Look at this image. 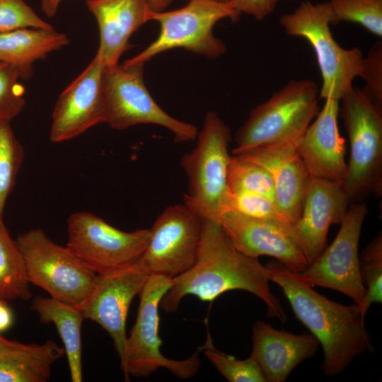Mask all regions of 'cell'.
<instances>
[{"mask_svg":"<svg viewBox=\"0 0 382 382\" xmlns=\"http://www.w3.org/2000/svg\"><path fill=\"white\" fill-rule=\"evenodd\" d=\"M350 202L342 182L309 176L295 227L308 265L324 250L331 224H340Z\"/></svg>","mask_w":382,"mask_h":382,"instance_id":"cell-17","label":"cell"},{"mask_svg":"<svg viewBox=\"0 0 382 382\" xmlns=\"http://www.w3.org/2000/svg\"><path fill=\"white\" fill-rule=\"evenodd\" d=\"M88 10L95 17L99 31L96 54L105 69L119 64L129 48L131 36L150 21L147 0H86Z\"/></svg>","mask_w":382,"mask_h":382,"instance_id":"cell-20","label":"cell"},{"mask_svg":"<svg viewBox=\"0 0 382 382\" xmlns=\"http://www.w3.org/2000/svg\"><path fill=\"white\" fill-rule=\"evenodd\" d=\"M253 357L267 382H283L303 360L312 357L319 342L311 333L295 335L257 321L253 327Z\"/></svg>","mask_w":382,"mask_h":382,"instance_id":"cell-21","label":"cell"},{"mask_svg":"<svg viewBox=\"0 0 382 382\" xmlns=\"http://www.w3.org/2000/svg\"><path fill=\"white\" fill-rule=\"evenodd\" d=\"M172 284L173 278L151 274L139 294L137 320L127 337L125 357L121 362L126 380L129 376H149L159 368H165L182 379L190 378L199 371V347L183 360L168 359L161 352L158 307Z\"/></svg>","mask_w":382,"mask_h":382,"instance_id":"cell-9","label":"cell"},{"mask_svg":"<svg viewBox=\"0 0 382 382\" xmlns=\"http://www.w3.org/2000/svg\"><path fill=\"white\" fill-rule=\"evenodd\" d=\"M149 276L137 262L125 270L97 274L95 286L81 308L85 319L100 325L111 337L120 363L125 357L129 308Z\"/></svg>","mask_w":382,"mask_h":382,"instance_id":"cell-15","label":"cell"},{"mask_svg":"<svg viewBox=\"0 0 382 382\" xmlns=\"http://www.w3.org/2000/svg\"><path fill=\"white\" fill-rule=\"evenodd\" d=\"M366 82L363 89L382 108V43L376 42L364 57L360 75Z\"/></svg>","mask_w":382,"mask_h":382,"instance_id":"cell-34","label":"cell"},{"mask_svg":"<svg viewBox=\"0 0 382 382\" xmlns=\"http://www.w3.org/2000/svg\"><path fill=\"white\" fill-rule=\"evenodd\" d=\"M144 66L123 63L104 69L105 123L118 130L156 125L170 131L175 141L195 139L199 132L196 126L170 116L153 99L144 81Z\"/></svg>","mask_w":382,"mask_h":382,"instance_id":"cell-10","label":"cell"},{"mask_svg":"<svg viewBox=\"0 0 382 382\" xmlns=\"http://www.w3.org/2000/svg\"><path fill=\"white\" fill-rule=\"evenodd\" d=\"M279 0H231L228 4L240 16L241 13L252 16L262 21L275 9Z\"/></svg>","mask_w":382,"mask_h":382,"instance_id":"cell-36","label":"cell"},{"mask_svg":"<svg viewBox=\"0 0 382 382\" xmlns=\"http://www.w3.org/2000/svg\"><path fill=\"white\" fill-rule=\"evenodd\" d=\"M291 1H297V0H291Z\"/></svg>","mask_w":382,"mask_h":382,"instance_id":"cell-41","label":"cell"},{"mask_svg":"<svg viewBox=\"0 0 382 382\" xmlns=\"http://www.w3.org/2000/svg\"><path fill=\"white\" fill-rule=\"evenodd\" d=\"M339 100L325 99L321 110L301 138L296 149L310 176L344 181L346 144L337 126Z\"/></svg>","mask_w":382,"mask_h":382,"instance_id":"cell-19","label":"cell"},{"mask_svg":"<svg viewBox=\"0 0 382 382\" xmlns=\"http://www.w3.org/2000/svg\"><path fill=\"white\" fill-rule=\"evenodd\" d=\"M67 229L66 248L96 274L133 266L144 253L150 238V229L123 231L83 211L69 216Z\"/></svg>","mask_w":382,"mask_h":382,"instance_id":"cell-11","label":"cell"},{"mask_svg":"<svg viewBox=\"0 0 382 382\" xmlns=\"http://www.w3.org/2000/svg\"><path fill=\"white\" fill-rule=\"evenodd\" d=\"M219 221L233 246L254 257L270 256L300 273L308 265L295 226L246 217L226 211Z\"/></svg>","mask_w":382,"mask_h":382,"instance_id":"cell-16","label":"cell"},{"mask_svg":"<svg viewBox=\"0 0 382 382\" xmlns=\"http://www.w3.org/2000/svg\"><path fill=\"white\" fill-rule=\"evenodd\" d=\"M299 142H282L255 147L236 156L256 163L270 174L274 201L294 225L298 222L309 174L296 147Z\"/></svg>","mask_w":382,"mask_h":382,"instance_id":"cell-18","label":"cell"},{"mask_svg":"<svg viewBox=\"0 0 382 382\" xmlns=\"http://www.w3.org/2000/svg\"><path fill=\"white\" fill-rule=\"evenodd\" d=\"M16 241L29 283L41 287L51 297L81 309L95 286L97 274L41 228L28 231Z\"/></svg>","mask_w":382,"mask_h":382,"instance_id":"cell-8","label":"cell"},{"mask_svg":"<svg viewBox=\"0 0 382 382\" xmlns=\"http://www.w3.org/2000/svg\"><path fill=\"white\" fill-rule=\"evenodd\" d=\"M203 218L184 204L165 209L150 229L149 244L137 263L149 274L173 278L195 263Z\"/></svg>","mask_w":382,"mask_h":382,"instance_id":"cell-12","label":"cell"},{"mask_svg":"<svg viewBox=\"0 0 382 382\" xmlns=\"http://www.w3.org/2000/svg\"><path fill=\"white\" fill-rule=\"evenodd\" d=\"M69 43L67 36L54 28H22L0 33V62L18 70L22 80L29 79L35 62Z\"/></svg>","mask_w":382,"mask_h":382,"instance_id":"cell-22","label":"cell"},{"mask_svg":"<svg viewBox=\"0 0 382 382\" xmlns=\"http://www.w3.org/2000/svg\"><path fill=\"white\" fill-rule=\"evenodd\" d=\"M359 269L366 294L361 303L357 305L366 315L372 303L382 302L381 231L369 243L359 256Z\"/></svg>","mask_w":382,"mask_h":382,"instance_id":"cell-29","label":"cell"},{"mask_svg":"<svg viewBox=\"0 0 382 382\" xmlns=\"http://www.w3.org/2000/svg\"><path fill=\"white\" fill-rule=\"evenodd\" d=\"M332 25L357 23L377 37L382 36V0H330Z\"/></svg>","mask_w":382,"mask_h":382,"instance_id":"cell-28","label":"cell"},{"mask_svg":"<svg viewBox=\"0 0 382 382\" xmlns=\"http://www.w3.org/2000/svg\"><path fill=\"white\" fill-rule=\"evenodd\" d=\"M195 147L181 158L188 179L185 204L203 219L219 221L228 192L231 132L214 111L207 113Z\"/></svg>","mask_w":382,"mask_h":382,"instance_id":"cell-6","label":"cell"},{"mask_svg":"<svg viewBox=\"0 0 382 382\" xmlns=\"http://www.w3.org/2000/svg\"><path fill=\"white\" fill-rule=\"evenodd\" d=\"M265 267L269 281L281 288L296 317L321 345L325 375L342 373L355 357L371 349L366 315L357 304L345 306L325 298L276 260Z\"/></svg>","mask_w":382,"mask_h":382,"instance_id":"cell-2","label":"cell"},{"mask_svg":"<svg viewBox=\"0 0 382 382\" xmlns=\"http://www.w3.org/2000/svg\"><path fill=\"white\" fill-rule=\"evenodd\" d=\"M22 28L54 29L24 0H0V33Z\"/></svg>","mask_w":382,"mask_h":382,"instance_id":"cell-33","label":"cell"},{"mask_svg":"<svg viewBox=\"0 0 382 382\" xmlns=\"http://www.w3.org/2000/svg\"><path fill=\"white\" fill-rule=\"evenodd\" d=\"M150 8L154 11H163L173 0H147Z\"/></svg>","mask_w":382,"mask_h":382,"instance_id":"cell-39","label":"cell"},{"mask_svg":"<svg viewBox=\"0 0 382 382\" xmlns=\"http://www.w3.org/2000/svg\"><path fill=\"white\" fill-rule=\"evenodd\" d=\"M64 354L62 347L25 358H0V382H46L52 364Z\"/></svg>","mask_w":382,"mask_h":382,"instance_id":"cell-25","label":"cell"},{"mask_svg":"<svg viewBox=\"0 0 382 382\" xmlns=\"http://www.w3.org/2000/svg\"><path fill=\"white\" fill-rule=\"evenodd\" d=\"M104 66L96 54L59 95L52 115L50 140L62 143L105 123Z\"/></svg>","mask_w":382,"mask_h":382,"instance_id":"cell-14","label":"cell"},{"mask_svg":"<svg viewBox=\"0 0 382 382\" xmlns=\"http://www.w3.org/2000/svg\"><path fill=\"white\" fill-rule=\"evenodd\" d=\"M199 349L229 382H267L260 367L253 357L250 356L245 360H239L221 352L214 346L209 333Z\"/></svg>","mask_w":382,"mask_h":382,"instance_id":"cell-30","label":"cell"},{"mask_svg":"<svg viewBox=\"0 0 382 382\" xmlns=\"http://www.w3.org/2000/svg\"><path fill=\"white\" fill-rule=\"evenodd\" d=\"M20 80L16 69L0 62V122H10L25 107V89Z\"/></svg>","mask_w":382,"mask_h":382,"instance_id":"cell-32","label":"cell"},{"mask_svg":"<svg viewBox=\"0 0 382 382\" xmlns=\"http://www.w3.org/2000/svg\"><path fill=\"white\" fill-rule=\"evenodd\" d=\"M340 113L350 146L342 183L350 202L382 192V108L362 88L352 87L340 99Z\"/></svg>","mask_w":382,"mask_h":382,"instance_id":"cell-4","label":"cell"},{"mask_svg":"<svg viewBox=\"0 0 382 382\" xmlns=\"http://www.w3.org/2000/svg\"><path fill=\"white\" fill-rule=\"evenodd\" d=\"M42 323H52L63 342L71 380L83 381L81 326L85 320L82 311L75 306L52 297L36 296L31 304Z\"/></svg>","mask_w":382,"mask_h":382,"instance_id":"cell-23","label":"cell"},{"mask_svg":"<svg viewBox=\"0 0 382 382\" xmlns=\"http://www.w3.org/2000/svg\"><path fill=\"white\" fill-rule=\"evenodd\" d=\"M189 1V0H187ZM223 4H228L231 0H210Z\"/></svg>","mask_w":382,"mask_h":382,"instance_id":"cell-40","label":"cell"},{"mask_svg":"<svg viewBox=\"0 0 382 382\" xmlns=\"http://www.w3.org/2000/svg\"><path fill=\"white\" fill-rule=\"evenodd\" d=\"M13 323L11 308L4 299H0V332L8 330Z\"/></svg>","mask_w":382,"mask_h":382,"instance_id":"cell-37","label":"cell"},{"mask_svg":"<svg viewBox=\"0 0 382 382\" xmlns=\"http://www.w3.org/2000/svg\"><path fill=\"white\" fill-rule=\"evenodd\" d=\"M230 18L236 21L239 16L228 4L210 0H189L178 9L161 11L151 10L150 21L160 25L156 39L139 54L126 60V64H143L161 52L176 48L214 59L224 54L226 47L213 33L216 23Z\"/></svg>","mask_w":382,"mask_h":382,"instance_id":"cell-7","label":"cell"},{"mask_svg":"<svg viewBox=\"0 0 382 382\" xmlns=\"http://www.w3.org/2000/svg\"><path fill=\"white\" fill-rule=\"evenodd\" d=\"M226 211L255 219L295 226L286 218L273 199L258 194L228 190L224 212Z\"/></svg>","mask_w":382,"mask_h":382,"instance_id":"cell-31","label":"cell"},{"mask_svg":"<svg viewBox=\"0 0 382 382\" xmlns=\"http://www.w3.org/2000/svg\"><path fill=\"white\" fill-rule=\"evenodd\" d=\"M315 81L292 80L250 112L235 135L233 155L257 146L299 142L319 112Z\"/></svg>","mask_w":382,"mask_h":382,"instance_id":"cell-3","label":"cell"},{"mask_svg":"<svg viewBox=\"0 0 382 382\" xmlns=\"http://www.w3.org/2000/svg\"><path fill=\"white\" fill-rule=\"evenodd\" d=\"M59 346L51 340L42 345L23 344L8 340L0 336V358H25L46 354Z\"/></svg>","mask_w":382,"mask_h":382,"instance_id":"cell-35","label":"cell"},{"mask_svg":"<svg viewBox=\"0 0 382 382\" xmlns=\"http://www.w3.org/2000/svg\"><path fill=\"white\" fill-rule=\"evenodd\" d=\"M25 157L9 122H0V215L12 192Z\"/></svg>","mask_w":382,"mask_h":382,"instance_id":"cell-26","label":"cell"},{"mask_svg":"<svg viewBox=\"0 0 382 382\" xmlns=\"http://www.w3.org/2000/svg\"><path fill=\"white\" fill-rule=\"evenodd\" d=\"M228 186L230 191L258 194L274 201V183L268 171L233 154L228 167Z\"/></svg>","mask_w":382,"mask_h":382,"instance_id":"cell-27","label":"cell"},{"mask_svg":"<svg viewBox=\"0 0 382 382\" xmlns=\"http://www.w3.org/2000/svg\"><path fill=\"white\" fill-rule=\"evenodd\" d=\"M367 207L352 203L332 243L301 272L300 278L311 286L341 292L360 304L365 296L359 269V241Z\"/></svg>","mask_w":382,"mask_h":382,"instance_id":"cell-13","label":"cell"},{"mask_svg":"<svg viewBox=\"0 0 382 382\" xmlns=\"http://www.w3.org/2000/svg\"><path fill=\"white\" fill-rule=\"evenodd\" d=\"M332 12L328 1H306L293 11L282 15L279 23L291 36L305 39L313 47L322 78L319 96L340 101L359 76L364 56L358 47L345 49L330 30Z\"/></svg>","mask_w":382,"mask_h":382,"instance_id":"cell-5","label":"cell"},{"mask_svg":"<svg viewBox=\"0 0 382 382\" xmlns=\"http://www.w3.org/2000/svg\"><path fill=\"white\" fill-rule=\"evenodd\" d=\"M269 282L265 267L257 257L238 250L219 221L203 219L197 259L189 270L173 278L172 286L162 297L160 306L166 312L172 313L187 295L195 296L202 301H213L228 291L244 290L263 301L267 317L284 323L286 314L271 291Z\"/></svg>","mask_w":382,"mask_h":382,"instance_id":"cell-1","label":"cell"},{"mask_svg":"<svg viewBox=\"0 0 382 382\" xmlns=\"http://www.w3.org/2000/svg\"><path fill=\"white\" fill-rule=\"evenodd\" d=\"M31 296L23 255L0 215V299L26 301Z\"/></svg>","mask_w":382,"mask_h":382,"instance_id":"cell-24","label":"cell"},{"mask_svg":"<svg viewBox=\"0 0 382 382\" xmlns=\"http://www.w3.org/2000/svg\"><path fill=\"white\" fill-rule=\"evenodd\" d=\"M63 0H40V7L44 14L49 18L54 16Z\"/></svg>","mask_w":382,"mask_h":382,"instance_id":"cell-38","label":"cell"}]
</instances>
